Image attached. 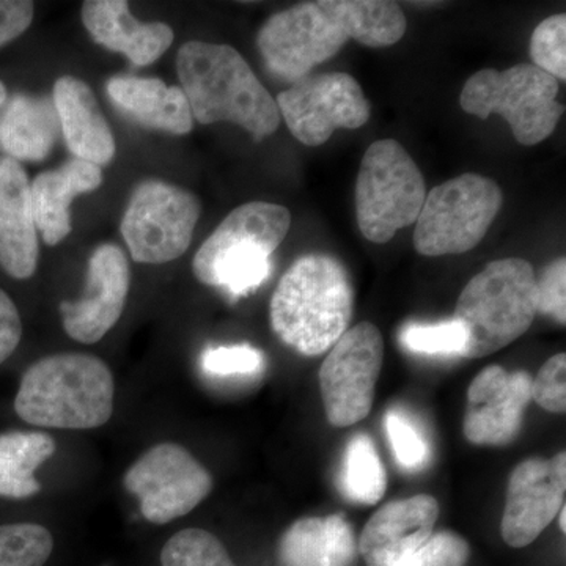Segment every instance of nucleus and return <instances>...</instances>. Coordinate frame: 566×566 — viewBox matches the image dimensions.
<instances>
[{
	"label": "nucleus",
	"instance_id": "obj_1",
	"mask_svg": "<svg viewBox=\"0 0 566 566\" xmlns=\"http://www.w3.org/2000/svg\"><path fill=\"white\" fill-rule=\"evenodd\" d=\"M408 22L401 7L387 0H319L273 14L256 35L268 71L297 82L356 40L389 48L403 39Z\"/></svg>",
	"mask_w": 566,
	"mask_h": 566
},
{
	"label": "nucleus",
	"instance_id": "obj_2",
	"mask_svg": "<svg viewBox=\"0 0 566 566\" xmlns=\"http://www.w3.org/2000/svg\"><path fill=\"white\" fill-rule=\"evenodd\" d=\"M177 73L193 120L233 123L256 142L277 132L282 118L275 99L234 48L188 41L178 51Z\"/></svg>",
	"mask_w": 566,
	"mask_h": 566
},
{
	"label": "nucleus",
	"instance_id": "obj_3",
	"mask_svg": "<svg viewBox=\"0 0 566 566\" xmlns=\"http://www.w3.org/2000/svg\"><path fill=\"white\" fill-rule=\"evenodd\" d=\"M354 286L340 260L307 253L282 275L270 304L271 327L294 352L319 356L349 329Z\"/></svg>",
	"mask_w": 566,
	"mask_h": 566
},
{
	"label": "nucleus",
	"instance_id": "obj_4",
	"mask_svg": "<svg viewBox=\"0 0 566 566\" xmlns=\"http://www.w3.org/2000/svg\"><path fill=\"white\" fill-rule=\"evenodd\" d=\"M115 382L99 357L61 353L43 357L22 375L14 411L24 422L57 430H93L114 415Z\"/></svg>",
	"mask_w": 566,
	"mask_h": 566
},
{
	"label": "nucleus",
	"instance_id": "obj_5",
	"mask_svg": "<svg viewBox=\"0 0 566 566\" xmlns=\"http://www.w3.org/2000/svg\"><path fill=\"white\" fill-rule=\"evenodd\" d=\"M290 227L292 212L282 205L251 202L234 208L197 251L193 275L232 301L249 296L271 277V256Z\"/></svg>",
	"mask_w": 566,
	"mask_h": 566
},
{
	"label": "nucleus",
	"instance_id": "obj_6",
	"mask_svg": "<svg viewBox=\"0 0 566 566\" xmlns=\"http://www.w3.org/2000/svg\"><path fill=\"white\" fill-rule=\"evenodd\" d=\"M536 315L534 266L523 259L491 262L464 286L453 318L468 333L464 359L501 352L527 333Z\"/></svg>",
	"mask_w": 566,
	"mask_h": 566
},
{
	"label": "nucleus",
	"instance_id": "obj_7",
	"mask_svg": "<svg viewBox=\"0 0 566 566\" xmlns=\"http://www.w3.org/2000/svg\"><path fill=\"white\" fill-rule=\"evenodd\" d=\"M558 81L532 63L512 69L480 70L465 82L461 109L486 120L502 115L521 145L532 147L557 128L565 106L557 102Z\"/></svg>",
	"mask_w": 566,
	"mask_h": 566
},
{
	"label": "nucleus",
	"instance_id": "obj_8",
	"mask_svg": "<svg viewBox=\"0 0 566 566\" xmlns=\"http://www.w3.org/2000/svg\"><path fill=\"white\" fill-rule=\"evenodd\" d=\"M424 197L423 175L400 142L376 140L367 148L357 174L356 218L368 241L389 243L416 223Z\"/></svg>",
	"mask_w": 566,
	"mask_h": 566
},
{
	"label": "nucleus",
	"instance_id": "obj_9",
	"mask_svg": "<svg viewBox=\"0 0 566 566\" xmlns=\"http://www.w3.org/2000/svg\"><path fill=\"white\" fill-rule=\"evenodd\" d=\"M502 200L497 182L482 175L463 174L436 186L416 221V251L424 256L472 251L486 237Z\"/></svg>",
	"mask_w": 566,
	"mask_h": 566
},
{
	"label": "nucleus",
	"instance_id": "obj_10",
	"mask_svg": "<svg viewBox=\"0 0 566 566\" xmlns=\"http://www.w3.org/2000/svg\"><path fill=\"white\" fill-rule=\"evenodd\" d=\"M202 205L192 192L159 180L134 189L122 219V237L134 262L163 264L191 245Z\"/></svg>",
	"mask_w": 566,
	"mask_h": 566
},
{
	"label": "nucleus",
	"instance_id": "obj_11",
	"mask_svg": "<svg viewBox=\"0 0 566 566\" xmlns=\"http://www.w3.org/2000/svg\"><path fill=\"white\" fill-rule=\"evenodd\" d=\"M382 364L385 342L374 323L356 324L342 335L319 368L327 422L346 428L370 415Z\"/></svg>",
	"mask_w": 566,
	"mask_h": 566
},
{
	"label": "nucleus",
	"instance_id": "obj_12",
	"mask_svg": "<svg viewBox=\"0 0 566 566\" xmlns=\"http://www.w3.org/2000/svg\"><path fill=\"white\" fill-rule=\"evenodd\" d=\"M123 483L139 501L142 516L158 526L191 513L214 485L210 471L174 442L148 449L126 471Z\"/></svg>",
	"mask_w": 566,
	"mask_h": 566
},
{
	"label": "nucleus",
	"instance_id": "obj_13",
	"mask_svg": "<svg viewBox=\"0 0 566 566\" xmlns=\"http://www.w3.org/2000/svg\"><path fill=\"white\" fill-rule=\"evenodd\" d=\"M275 104L290 133L307 147L326 144L337 129L360 128L371 114L359 82L338 71L294 82Z\"/></svg>",
	"mask_w": 566,
	"mask_h": 566
},
{
	"label": "nucleus",
	"instance_id": "obj_14",
	"mask_svg": "<svg viewBox=\"0 0 566 566\" xmlns=\"http://www.w3.org/2000/svg\"><path fill=\"white\" fill-rule=\"evenodd\" d=\"M566 453L521 461L510 475L501 532L506 545L526 547L565 505Z\"/></svg>",
	"mask_w": 566,
	"mask_h": 566
},
{
	"label": "nucleus",
	"instance_id": "obj_15",
	"mask_svg": "<svg viewBox=\"0 0 566 566\" xmlns=\"http://www.w3.org/2000/svg\"><path fill=\"white\" fill-rule=\"evenodd\" d=\"M532 401V376L490 365L480 371L468 390L463 431L471 444L504 447L523 430L524 415Z\"/></svg>",
	"mask_w": 566,
	"mask_h": 566
},
{
	"label": "nucleus",
	"instance_id": "obj_16",
	"mask_svg": "<svg viewBox=\"0 0 566 566\" xmlns=\"http://www.w3.org/2000/svg\"><path fill=\"white\" fill-rule=\"evenodd\" d=\"M129 286L132 270L122 248L98 245L88 259L84 296L76 303L61 304L65 333L80 344H98L120 319Z\"/></svg>",
	"mask_w": 566,
	"mask_h": 566
},
{
	"label": "nucleus",
	"instance_id": "obj_17",
	"mask_svg": "<svg viewBox=\"0 0 566 566\" xmlns=\"http://www.w3.org/2000/svg\"><path fill=\"white\" fill-rule=\"evenodd\" d=\"M438 517L430 494L389 502L365 524L357 551L367 566H398L434 534Z\"/></svg>",
	"mask_w": 566,
	"mask_h": 566
},
{
	"label": "nucleus",
	"instance_id": "obj_18",
	"mask_svg": "<svg viewBox=\"0 0 566 566\" xmlns=\"http://www.w3.org/2000/svg\"><path fill=\"white\" fill-rule=\"evenodd\" d=\"M39 237L33 221L31 182L24 167L0 158V266L13 279H31L39 266Z\"/></svg>",
	"mask_w": 566,
	"mask_h": 566
},
{
	"label": "nucleus",
	"instance_id": "obj_19",
	"mask_svg": "<svg viewBox=\"0 0 566 566\" xmlns=\"http://www.w3.org/2000/svg\"><path fill=\"white\" fill-rule=\"evenodd\" d=\"M82 22L96 43L122 52L136 66H148L172 46L174 31L166 22H140L125 0H87Z\"/></svg>",
	"mask_w": 566,
	"mask_h": 566
},
{
	"label": "nucleus",
	"instance_id": "obj_20",
	"mask_svg": "<svg viewBox=\"0 0 566 566\" xmlns=\"http://www.w3.org/2000/svg\"><path fill=\"white\" fill-rule=\"evenodd\" d=\"M52 103L61 132L74 158L103 167L115 156V139L95 93L84 81L63 76L55 81Z\"/></svg>",
	"mask_w": 566,
	"mask_h": 566
},
{
	"label": "nucleus",
	"instance_id": "obj_21",
	"mask_svg": "<svg viewBox=\"0 0 566 566\" xmlns=\"http://www.w3.org/2000/svg\"><path fill=\"white\" fill-rule=\"evenodd\" d=\"M102 167L71 159L55 170L36 175L31 182L33 221L44 243L57 245L71 233V202L102 186Z\"/></svg>",
	"mask_w": 566,
	"mask_h": 566
},
{
	"label": "nucleus",
	"instance_id": "obj_22",
	"mask_svg": "<svg viewBox=\"0 0 566 566\" xmlns=\"http://www.w3.org/2000/svg\"><path fill=\"white\" fill-rule=\"evenodd\" d=\"M111 102L145 128L185 136L193 128L185 92L156 77L115 76L107 81Z\"/></svg>",
	"mask_w": 566,
	"mask_h": 566
},
{
	"label": "nucleus",
	"instance_id": "obj_23",
	"mask_svg": "<svg viewBox=\"0 0 566 566\" xmlns=\"http://www.w3.org/2000/svg\"><path fill=\"white\" fill-rule=\"evenodd\" d=\"M357 539L342 515L301 517L279 542L281 566H352Z\"/></svg>",
	"mask_w": 566,
	"mask_h": 566
},
{
	"label": "nucleus",
	"instance_id": "obj_24",
	"mask_svg": "<svg viewBox=\"0 0 566 566\" xmlns=\"http://www.w3.org/2000/svg\"><path fill=\"white\" fill-rule=\"evenodd\" d=\"M61 134V122L50 96L18 93L0 117V150L14 161L46 159Z\"/></svg>",
	"mask_w": 566,
	"mask_h": 566
},
{
	"label": "nucleus",
	"instance_id": "obj_25",
	"mask_svg": "<svg viewBox=\"0 0 566 566\" xmlns=\"http://www.w3.org/2000/svg\"><path fill=\"white\" fill-rule=\"evenodd\" d=\"M55 453V441L43 431L0 434V497L28 499L39 494L36 469Z\"/></svg>",
	"mask_w": 566,
	"mask_h": 566
},
{
	"label": "nucleus",
	"instance_id": "obj_26",
	"mask_svg": "<svg viewBox=\"0 0 566 566\" xmlns=\"http://www.w3.org/2000/svg\"><path fill=\"white\" fill-rule=\"evenodd\" d=\"M340 488L348 501L375 505L385 497L386 468L375 442L367 434H354L345 449Z\"/></svg>",
	"mask_w": 566,
	"mask_h": 566
},
{
	"label": "nucleus",
	"instance_id": "obj_27",
	"mask_svg": "<svg viewBox=\"0 0 566 566\" xmlns=\"http://www.w3.org/2000/svg\"><path fill=\"white\" fill-rule=\"evenodd\" d=\"M161 566H237L218 536L203 528H185L163 547Z\"/></svg>",
	"mask_w": 566,
	"mask_h": 566
},
{
	"label": "nucleus",
	"instance_id": "obj_28",
	"mask_svg": "<svg viewBox=\"0 0 566 566\" xmlns=\"http://www.w3.org/2000/svg\"><path fill=\"white\" fill-rule=\"evenodd\" d=\"M52 549L54 538L40 524L0 526V566H44Z\"/></svg>",
	"mask_w": 566,
	"mask_h": 566
},
{
	"label": "nucleus",
	"instance_id": "obj_29",
	"mask_svg": "<svg viewBox=\"0 0 566 566\" xmlns=\"http://www.w3.org/2000/svg\"><path fill=\"white\" fill-rule=\"evenodd\" d=\"M408 352L427 356H463L468 333L455 318L433 324L409 323L400 333Z\"/></svg>",
	"mask_w": 566,
	"mask_h": 566
},
{
	"label": "nucleus",
	"instance_id": "obj_30",
	"mask_svg": "<svg viewBox=\"0 0 566 566\" xmlns=\"http://www.w3.org/2000/svg\"><path fill=\"white\" fill-rule=\"evenodd\" d=\"M385 428L398 464L406 471L423 469L430 461L431 449L419 424L412 422L400 409H390L385 417Z\"/></svg>",
	"mask_w": 566,
	"mask_h": 566
},
{
	"label": "nucleus",
	"instance_id": "obj_31",
	"mask_svg": "<svg viewBox=\"0 0 566 566\" xmlns=\"http://www.w3.org/2000/svg\"><path fill=\"white\" fill-rule=\"evenodd\" d=\"M532 65L558 82L566 81V14L539 22L531 39Z\"/></svg>",
	"mask_w": 566,
	"mask_h": 566
},
{
	"label": "nucleus",
	"instance_id": "obj_32",
	"mask_svg": "<svg viewBox=\"0 0 566 566\" xmlns=\"http://www.w3.org/2000/svg\"><path fill=\"white\" fill-rule=\"evenodd\" d=\"M200 365L210 378H248L262 371L264 356L248 344L210 346L202 353Z\"/></svg>",
	"mask_w": 566,
	"mask_h": 566
},
{
	"label": "nucleus",
	"instance_id": "obj_33",
	"mask_svg": "<svg viewBox=\"0 0 566 566\" xmlns=\"http://www.w3.org/2000/svg\"><path fill=\"white\" fill-rule=\"evenodd\" d=\"M471 557V547L463 536L452 531L436 532L398 566H465Z\"/></svg>",
	"mask_w": 566,
	"mask_h": 566
},
{
	"label": "nucleus",
	"instance_id": "obj_34",
	"mask_svg": "<svg viewBox=\"0 0 566 566\" xmlns=\"http://www.w3.org/2000/svg\"><path fill=\"white\" fill-rule=\"evenodd\" d=\"M532 400L554 415L566 409V356L565 353L547 359L532 378Z\"/></svg>",
	"mask_w": 566,
	"mask_h": 566
},
{
	"label": "nucleus",
	"instance_id": "obj_35",
	"mask_svg": "<svg viewBox=\"0 0 566 566\" xmlns=\"http://www.w3.org/2000/svg\"><path fill=\"white\" fill-rule=\"evenodd\" d=\"M549 315L557 323H566V260H554L542 279L536 281V314Z\"/></svg>",
	"mask_w": 566,
	"mask_h": 566
},
{
	"label": "nucleus",
	"instance_id": "obj_36",
	"mask_svg": "<svg viewBox=\"0 0 566 566\" xmlns=\"http://www.w3.org/2000/svg\"><path fill=\"white\" fill-rule=\"evenodd\" d=\"M33 11L35 7L28 0H0V48L31 28Z\"/></svg>",
	"mask_w": 566,
	"mask_h": 566
},
{
	"label": "nucleus",
	"instance_id": "obj_37",
	"mask_svg": "<svg viewBox=\"0 0 566 566\" xmlns=\"http://www.w3.org/2000/svg\"><path fill=\"white\" fill-rule=\"evenodd\" d=\"M22 337L20 312L9 294L0 290V364L17 352Z\"/></svg>",
	"mask_w": 566,
	"mask_h": 566
},
{
	"label": "nucleus",
	"instance_id": "obj_38",
	"mask_svg": "<svg viewBox=\"0 0 566 566\" xmlns=\"http://www.w3.org/2000/svg\"><path fill=\"white\" fill-rule=\"evenodd\" d=\"M558 526H560L562 528V532H566V521H565V517H566V509H565V505L562 506L560 509V512H558Z\"/></svg>",
	"mask_w": 566,
	"mask_h": 566
},
{
	"label": "nucleus",
	"instance_id": "obj_39",
	"mask_svg": "<svg viewBox=\"0 0 566 566\" xmlns=\"http://www.w3.org/2000/svg\"><path fill=\"white\" fill-rule=\"evenodd\" d=\"M7 103V88L6 85H3V82L0 81V107L3 106V104Z\"/></svg>",
	"mask_w": 566,
	"mask_h": 566
}]
</instances>
